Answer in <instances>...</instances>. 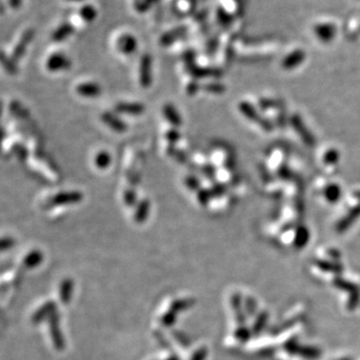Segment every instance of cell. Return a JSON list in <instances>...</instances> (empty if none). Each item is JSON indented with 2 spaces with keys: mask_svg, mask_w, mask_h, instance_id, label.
Segmentation results:
<instances>
[{
  "mask_svg": "<svg viewBox=\"0 0 360 360\" xmlns=\"http://www.w3.org/2000/svg\"><path fill=\"white\" fill-rule=\"evenodd\" d=\"M83 193L77 190L73 191H62L59 193H56L49 197L46 202L44 203L43 207L45 209H50L56 206H62V205H71V204H77L83 200Z\"/></svg>",
  "mask_w": 360,
  "mask_h": 360,
  "instance_id": "obj_1",
  "label": "cell"
},
{
  "mask_svg": "<svg viewBox=\"0 0 360 360\" xmlns=\"http://www.w3.org/2000/svg\"><path fill=\"white\" fill-rule=\"evenodd\" d=\"M46 69L50 72L62 71V70H67L71 66L70 60L63 55L62 53L56 52L51 54L45 63Z\"/></svg>",
  "mask_w": 360,
  "mask_h": 360,
  "instance_id": "obj_2",
  "label": "cell"
},
{
  "mask_svg": "<svg viewBox=\"0 0 360 360\" xmlns=\"http://www.w3.org/2000/svg\"><path fill=\"white\" fill-rule=\"evenodd\" d=\"M101 120L111 130L117 133H123L128 129L127 124L116 114V112H111V111L103 112L101 114Z\"/></svg>",
  "mask_w": 360,
  "mask_h": 360,
  "instance_id": "obj_3",
  "label": "cell"
},
{
  "mask_svg": "<svg viewBox=\"0 0 360 360\" xmlns=\"http://www.w3.org/2000/svg\"><path fill=\"white\" fill-rule=\"evenodd\" d=\"M114 111L118 114L138 116L145 112V106L140 102H117L114 105Z\"/></svg>",
  "mask_w": 360,
  "mask_h": 360,
  "instance_id": "obj_4",
  "label": "cell"
},
{
  "mask_svg": "<svg viewBox=\"0 0 360 360\" xmlns=\"http://www.w3.org/2000/svg\"><path fill=\"white\" fill-rule=\"evenodd\" d=\"M139 83L143 88H148L152 83V60L149 54H143L139 65Z\"/></svg>",
  "mask_w": 360,
  "mask_h": 360,
  "instance_id": "obj_5",
  "label": "cell"
},
{
  "mask_svg": "<svg viewBox=\"0 0 360 360\" xmlns=\"http://www.w3.org/2000/svg\"><path fill=\"white\" fill-rule=\"evenodd\" d=\"M76 93L85 98H96L101 92V86L95 82H82L75 88Z\"/></svg>",
  "mask_w": 360,
  "mask_h": 360,
  "instance_id": "obj_6",
  "label": "cell"
},
{
  "mask_svg": "<svg viewBox=\"0 0 360 360\" xmlns=\"http://www.w3.org/2000/svg\"><path fill=\"white\" fill-rule=\"evenodd\" d=\"M116 46L118 51H120L123 54L129 55L132 54L137 49V41L132 35L124 34L118 38Z\"/></svg>",
  "mask_w": 360,
  "mask_h": 360,
  "instance_id": "obj_7",
  "label": "cell"
},
{
  "mask_svg": "<svg viewBox=\"0 0 360 360\" xmlns=\"http://www.w3.org/2000/svg\"><path fill=\"white\" fill-rule=\"evenodd\" d=\"M163 116L165 117L166 121L174 128H178L182 125V117L176 107L171 103H166L163 106Z\"/></svg>",
  "mask_w": 360,
  "mask_h": 360,
  "instance_id": "obj_8",
  "label": "cell"
},
{
  "mask_svg": "<svg viewBox=\"0 0 360 360\" xmlns=\"http://www.w3.org/2000/svg\"><path fill=\"white\" fill-rule=\"evenodd\" d=\"M149 212H150V201L147 198H143L139 200L135 206L133 219L136 223L141 224L147 220Z\"/></svg>",
  "mask_w": 360,
  "mask_h": 360,
  "instance_id": "obj_9",
  "label": "cell"
},
{
  "mask_svg": "<svg viewBox=\"0 0 360 360\" xmlns=\"http://www.w3.org/2000/svg\"><path fill=\"white\" fill-rule=\"evenodd\" d=\"M51 320H50V327H51V335L53 342L58 349H62L64 344H63V339L59 330V324H58V316L55 313V311L50 315Z\"/></svg>",
  "mask_w": 360,
  "mask_h": 360,
  "instance_id": "obj_10",
  "label": "cell"
},
{
  "mask_svg": "<svg viewBox=\"0 0 360 360\" xmlns=\"http://www.w3.org/2000/svg\"><path fill=\"white\" fill-rule=\"evenodd\" d=\"M32 35H33V32H26L23 36V38L20 40V42L17 44V46L15 47V49L13 50L12 52V56L11 58L17 62L24 54L25 50H26V46L27 44L29 43V41L31 40L32 38Z\"/></svg>",
  "mask_w": 360,
  "mask_h": 360,
  "instance_id": "obj_11",
  "label": "cell"
},
{
  "mask_svg": "<svg viewBox=\"0 0 360 360\" xmlns=\"http://www.w3.org/2000/svg\"><path fill=\"white\" fill-rule=\"evenodd\" d=\"M112 162V158H111V155L107 152V151H99L95 157H94V164L97 168L103 170V169H106L107 167L110 166Z\"/></svg>",
  "mask_w": 360,
  "mask_h": 360,
  "instance_id": "obj_12",
  "label": "cell"
},
{
  "mask_svg": "<svg viewBox=\"0 0 360 360\" xmlns=\"http://www.w3.org/2000/svg\"><path fill=\"white\" fill-rule=\"evenodd\" d=\"M166 153L168 156L176 159V161L179 163L184 164L187 162V155L185 154V152L177 148L175 145H168L166 149Z\"/></svg>",
  "mask_w": 360,
  "mask_h": 360,
  "instance_id": "obj_13",
  "label": "cell"
},
{
  "mask_svg": "<svg viewBox=\"0 0 360 360\" xmlns=\"http://www.w3.org/2000/svg\"><path fill=\"white\" fill-rule=\"evenodd\" d=\"M42 259H43L42 253L38 250H33L30 253H28L27 256L25 257L24 264H25V266L32 268V267L37 266L42 261Z\"/></svg>",
  "mask_w": 360,
  "mask_h": 360,
  "instance_id": "obj_14",
  "label": "cell"
},
{
  "mask_svg": "<svg viewBox=\"0 0 360 360\" xmlns=\"http://www.w3.org/2000/svg\"><path fill=\"white\" fill-rule=\"evenodd\" d=\"M71 27L69 25L60 26L52 35V39L54 42H62L65 38H67L72 33Z\"/></svg>",
  "mask_w": 360,
  "mask_h": 360,
  "instance_id": "obj_15",
  "label": "cell"
},
{
  "mask_svg": "<svg viewBox=\"0 0 360 360\" xmlns=\"http://www.w3.org/2000/svg\"><path fill=\"white\" fill-rule=\"evenodd\" d=\"M54 308H55V305H54L53 302L46 303L40 310H38L36 312V314L33 316V320L34 321H40L46 315H48V314L51 315L54 312Z\"/></svg>",
  "mask_w": 360,
  "mask_h": 360,
  "instance_id": "obj_16",
  "label": "cell"
},
{
  "mask_svg": "<svg viewBox=\"0 0 360 360\" xmlns=\"http://www.w3.org/2000/svg\"><path fill=\"white\" fill-rule=\"evenodd\" d=\"M123 201L126 206L129 207L136 206L138 201H137V193L135 192V190L132 188L126 189L123 193Z\"/></svg>",
  "mask_w": 360,
  "mask_h": 360,
  "instance_id": "obj_17",
  "label": "cell"
},
{
  "mask_svg": "<svg viewBox=\"0 0 360 360\" xmlns=\"http://www.w3.org/2000/svg\"><path fill=\"white\" fill-rule=\"evenodd\" d=\"M1 62L3 67L5 68V70L9 74H16L17 73V67L15 64V61L13 59H10L8 57H6V55L4 54V52H2V56H1Z\"/></svg>",
  "mask_w": 360,
  "mask_h": 360,
  "instance_id": "obj_18",
  "label": "cell"
},
{
  "mask_svg": "<svg viewBox=\"0 0 360 360\" xmlns=\"http://www.w3.org/2000/svg\"><path fill=\"white\" fill-rule=\"evenodd\" d=\"M181 138V134L177 128H170L165 132V139L168 141L169 145H175Z\"/></svg>",
  "mask_w": 360,
  "mask_h": 360,
  "instance_id": "obj_19",
  "label": "cell"
},
{
  "mask_svg": "<svg viewBox=\"0 0 360 360\" xmlns=\"http://www.w3.org/2000/svg\"><path fill=\"white\" fill-rule=\"evenodd\" d=\"M72 291V282L71 280H65L60 289V298L62 302H68L70 299V295H71Z\"/></svg>",
  "mask_w": 360,
  "mask_h": 360,
  "instance_id": "obj_20",
  "label": "cell"
},
{
  "mask_svg": "<svg viewBox=\"0 0 360 360\" xmlns=\"http://www.w3.org/2000/svg\"><path fill=\"white\" fill-rule=\"evenodd\" d=\"M184 183L186 187L192 191H198L200 187V181L195 175H187L184 179Z\"/></svg>",
  "mask_w": 360,
  "mask_h": 360,
  "instance_id": "obj_21",
  "label": "cell"
},
{
  "mask_svg": "<svg viewBox=\"0 0 360 360\" xmlns=\"http://www.w3.org/2000/svg\"><path fill=\"white\" fill-rule=\"evenodd\" d=\"M12 151L16 154V156L21 160L24 161L28 157V150L27 148L21 143H15L12 146Z\"/></svg>",
  "mask_w": 360,
  "mask_h": 360,
  "instance_id": "obj_22",
  "label": "cell"
},
{
  "mask_svg": "<svg viewBox=\"0 0 360 360\" xmlns=\"http://www.w3.org/2000/svg\"><path fill=\"white\" fill-rule=\"evenodd\" d=\"M211 195H212L211 191H209L207 189H199L197 191V200H198L199 204L206 205L209 202Z\"/></svg>",
  "mask_w": 360,
  "mask_h": 360,
  "instance_id": "obj_23",
  "label": "cell"
},
{
  "mask_svg": "<svg viewBox=\"0 0 360 360\" xmlns=\"http://www.w3.org/2000/svg\"><path fill=\"white\" fill-rule=\"evenodd\" d=\"M198 89H199V85H198L196 80L190 81L186 86V92L190 96H193L198 91Z\"/></svg>",
  "mask_w": 360,
  "mask_h": 360,
  "instance_id": "obj_24",
  "label": "cell"
},
{
  "mask_svg": "<svg viewBox=\"0 0 360 360\" xmlns=\"http://www.w3.org/2000/svg\"><path fill=\"white\" fill-rule=\"evenodd\" d=\"M14 244V240L10 237H3L1 240V248L2 250L10 249Z\"/></svg>",
  "mask_w": 360,
  "mask_h": 360,
  "instance_id": "obj_25",
  "label": "cell"
},
{
  "mask_svg": "<svg viewBox=\"0 0 360 360\" xmlns=\"http://www.w3.org/2000/svg\"><path fill=\"white\" fill-rule=\"evenodd\" d=\"M204 90L206 91H209V92H213V93H217V92H220L222 90V86L219 85V84H215V83H210V84H206L203 86Z\"/></svg>",
  "mask_w": 360,
  "mask_h": 360,
  "instance_id": "obj_26",
  "label": "cell"
},
{
  "mask_svg": "<svg viewBox=\"0 0 360 360\" xmlns=\"http://www.w3.org/2000/svg\"><path fill=\"white\" fill-rule=\"evenodd\" d=\"M202 172L205 174V175H208V177H210L213 173H214V167L211 165V164H206V165H203L202 168H201Z\"/></svg>",
  "mask_w": 360,
  "mask_h": 360,
  "instance_id": "obj_27",
  "label": "cell"
},
{
  "mask_svg": "<svg viewBox=\"0 0 360 360\" xmlns=\"http://www.w3.org/2000/svg\"><path fill=\"white\" fill-rule=\"evenodd\" d=\"M169 360H178V358H176V357H172V358H170Z\"/></svg>",
  "mask_w": 360,
  "mask_h": 360,
  "instance_id": "obj_28",
  "label": "cell"
}]
</instances>
